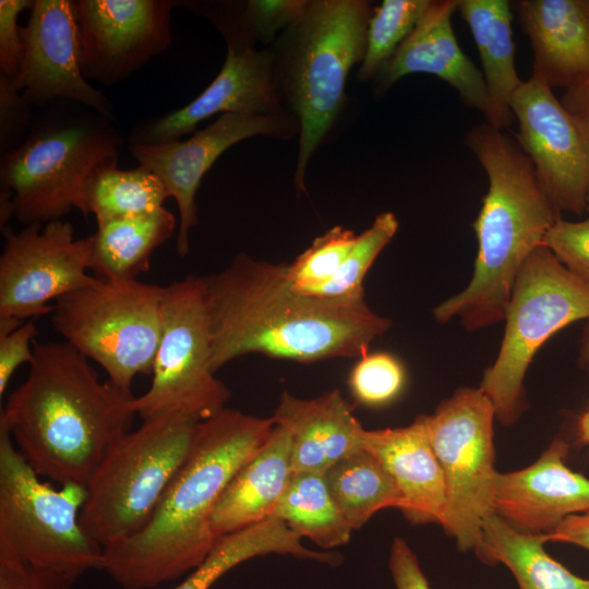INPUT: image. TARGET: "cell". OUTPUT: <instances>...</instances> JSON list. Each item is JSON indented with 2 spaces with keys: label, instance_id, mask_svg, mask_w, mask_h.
<instances>
[{
  "label": "cell",
  "instance_id": "25",
  "mask_svg": "<svg viewBox=\"0 0 589 589\" xmlns=\"http://www.w3.org/2000/svg\"><path fill=\"white\" fill-rule=\"evenodd\" d=\"M457 10L480 55L488 98L485 122L504 131L514 120L510 103L524 82L515 63L512 4L507 0H458Z\"/></svg>",
  "mask_w": 589,
  "mask_h": 589
},
{
  "label": "cell",
  "instance_id": "5",
  "mask_svg": "<svg viewBox=\"0 0 589 589\" xmlns=\"http://www.w3.org/2000/svg\"><path fill=\"white\" fill-rule=\"evenodd\" d=\"M372 9L362 0L309 1L303 15L279 39L274 77L280 104L299 123L294 183L305 171L345 105L350 70L361 63Z\"/></svg>",
  "mask_w": 589,
  "mask_h": 589
},
{
  "label": "cell",
  "instance_id": "46",
  "mask_svg": "<svg viewBox=\"0 0 589 589\" xmlns=\"http://www.w3.org/2000/svg\"><path fill=\"white\" fill-rule=\"evenodd\" d=\"M579 362L582 368L589 370V322L582 337Z\"/></svg>",
  "mask_w": 589,
  "mask_h": 589
},
{
  "label": "cell",
  "instance_id": "3",
  "mask_svg": "<svg viewBox=\"0 0 589 589\" xmlns=\"http://www.w3.org/2000/svg\"><path fill=\"white\" fill-rule=\"evenodd\" d=\"M271 418L224 408L199 422L189 456L147 524L104 549V567L122 589H152L193 570L216 542L212 515L226 488L261 448Z\"/></svg>",
  "mask_w": 589,
  "mask_h": 589
},
{
  "label": "cell",
  "instance_id": "32",
  "mask_svg": "<svg viewBox=\"0 0 589 589\" xmlns=\"http://www.w3.org/2000/svg\"><path fill=\"white\" fill-rule=\"evenodd\" d=\"M431 0H384L374 8L366 33L365 52L358 77L368 81L378 74L409 36Z\"/></svg>",
  "mask_w": 589,
  "mask_h": 589
},
{
  "label": "cell",
  "instance_id": "27",
  "mask_svg": "<svg viewBox=\"0 0 589 589\" xmlns=\"http://www.w3.org/2000/svg\"><path fill=\"white\" fill-rule=\"evenodd\" d=\"M268 554L292 555L338 566L342 556L332 551H313L285 522L268 518L256 525L218 538L206 557L171 589H209L239 564Z\"/></svg>",
  "mask_w": 589,
  "mask_h": 589
},
{
  "label": "cell",
  "instance_id": "1",
  "mask_svg": "<svg viewBox=\"0 0 589 589\" xmlns=\"http://www.w3.org/2000/svg\"><path fill=\"white\" fill-rule=\"evenodd\" d=\"M202 279L215 373L253 353L304 363L361 357L392 326L365 299L305 294L291 286L287 264L244 253Z\"/></svg>",
  "mask_w": 589,
  "mask_h": 589
},
{
  "label": "cell",
  "instance_id": "11",
  "mask_svg": "<svg viewBox=\"0 0 589 589\" xmlns=\"http://www.w3.org/2000/svg\"><path fill=\"white\" fill-rule=\"evenodd\" d=\"M152 383L131 407L143 420L181 414L204 421L221 409L230 390L212 369V335L202 276L165 287L161 334Z\"/></svg>",
  "mask_w": 589,
  "mask_h": 589
},
{
  "label": "cell",
  "instance_id": "10",
  "mask_svg": "<svg viewBox=\"0 0 589 589\" xmlns=\"http://www.w3.org/2000/svg\"><path fill=\"white\" fill-rule=\"evenodd\" d=\"M165 287L133 280H100L53 303V329L98 363L122 393L139 374L151 375L161 334Z\"/></svg>",
  "mask_w": 589,
  "mask_h": 589
},
{
  "label": "cell",
  "instance_id": "34",
  "mask_svg": "<svg viewBox=\"0 0 589 589\" xmlns=\"http://www.w3.org/2000/svg\"><path fill=\"white\" fill-rule=\"evenodd\" d=\"M309 1L250 0L230 23L219 26L228 47H250V41H269L278 31H286L303 15Z\"/></svg>",
  "mask_w": 589,
  "mask_h": 589
},
{
  "label": "cell",
  "instance_id": "21",
  "mask_svg": "<svg viewBox=\"0 0 589 589\" xmlns=\"http://www.w3.org/2000/svg\"><path fill=\"white\" fill-rule=\"evenodd\" d=\"M512 8L531 45L532 77L566 89L589 77V0H519Z\"/></svg>",
  "mask_w": 589,
  "mask_h": 589
},
{
  "label": "cell",
  "instance_id": "12",
  "mask_svg": "<svg viewBox=\"0 0 589 589\" xmlns=\"http://www.w3.org/2000/svg\"><path fill=\"white\" fill-rule=\"evenodd\" d=\"M432 448L443 471L446 505L441 526L461 551L477 548L493 515L495 449L493 404L480 387H461L426 414Z\"/></svg>",
  "mask_w": 589,
  "mask_h": 589
},
{
  "label": "cell",
  "instance_id": "38",
  "mask_svg": "<svg viewBox=\"0 0 589 589\" xmlns=\"http://www.w3.org/2000/svg\"><path fill=\"white\" fill-rule=\"evenodd\" d=\"M32 105L14 81L0 75V147L1 155L16 147L33 123Z\"/></svg>",
  "mask_w": 589,
  "mask_h": 589
},
{
  "label": "cell",
  "instance_id": "20",
  "mask_svg": "<svg viewBox=\"0 0 589 589\" xmlns=\"http://www.w3.org/2000/svg\"><path fill=\"white\" fill-rule=\"evenodd\" d=\"M457 5L458 0H431L416 27L378 73V92L413 73L432 74L454 87L468 108L484 113L488 98L482 71L464 53L453 29Z\"/></svg>",
  "mask_w": 589,
  "mask_h": 589
},
{
  "label": "cell",
  "instance_id": "30",
  "mask_svg": "<svg viewBox=\"0 0 589 589\" xmlns=\"http://www.w3.org/2000/svg\"><path fill=\"white\" fill-rule=\"evenodd\" d=\"M271 518L322 549L346 544L353 530L337 506L324 474L293 472Z\"/></svg>",
  "mask_w": 589,
  "mask_h": 589
},
{
  "label": "cell",
  "instance_id": "45",
  "mask_svg": "<svg viewBox=\"0 0 589 589\" xmlns=\"http://www.w3.org/2000/svg\"><path fill=\"white\" fill-rule=\"evenodd\" d=\"M577 433L580 442L589 447V407L578 419Z\"/></svg>",
  "mask_w": 589,
  "mask_h": 589
},
{
  "label": "cell",
  "instance_id": "35",
  "mask_svg": "<svg viewBox=\"0 0 589 589\" xmlns=\"http://www.w3.org/2000/svg\"><path fill=\"white\" fill-rule=\"evenodd\" d=\"M357 236L352 230L335 226L315 238L305 251L287 264L291 286L304 292L332 279L351 253Z\"/></svg>",
  "mask_w": 589,
  "mask_h": 589
},
{
  "label": "cell",
  "instance_id": "36",
  "mask_svg": "<svg viewBox=\"0 0 589 589\" xmlns=\"http://www.w3.org/2000/svg\"><path fill=\"white\" fill-rule=\"evenodd\" d=\"M405 382L402 364L385 352L361 356L349 375L352 395L366 406L390 402L401 393Z\"/></svg>",
  "mask_w": 589,
  "mask_h": 589
},
{
  "label": "cell",
  "instance_id": "14",
  "mask_svg": "<svg viewBox=\"0 0 589 589\" xmlns=\"http://www.w3.org/2000/svg\"><path fill=\"white\" fill-rule=\"evenodd\" d=\"M516 140L530 158L543 192L561 214L587 212L589 139L542 81L530 76L510 103Z\"/></svg>",
  "mask_w": 589,
  "mask_h": 589
},
{
  "label": "cell",
  "instance_id": "24",
  "mask_svg": "<svg viewBox=\"0 0 589 589\" xmlns=\"http://www.w3.org/2000/svg\"><path fill=\"white\" fill-rule=\"evenodd\" d=\"M290 434L274 425L223 493L211 519L216 539L271 518L293 473Z\"/></svg>",
  "mask_w": 589,
  "mask_h": 589
},
{
  "label": "cell",
  "instance_id": "8",
  "mask_svg": "<svg viewBox=\"0 0 589 589\" xmlns=\"http://www.w3.org/2000/svg\"><path fill=\"white\" fill-rule=\"evenodd\" d=\"M197 424L181 414L148 418L107 454L86 486L80 517L103 549L147 524L189 456Z\"/></svg>",
  "mask_w": 589,
  "mask_h": 589
},
{
  "label": "cell",
  "instance_id": "37",
  "mask_svg": "<svg viewBox=\"0 0 589 589\" xmlns=\"http://www.w3.org/2000/svg\"><path fill=\"white\" fill-rule=\"evenodd\" d=\"M543 245L589 286V216L580 221L565 220L561 216L546 232Z\"/></svg>",
  "mask_w": 589,
  "mask_h": 589
},
{
  "label": "cell",
  "instance_id": "29",
  "mask_svg": "<svg viewBox=\"0 0 589 589\" xmlns=\"http://www.w3.org/2000/svg\"><path fill=\"white\" fill-rule=\"evenodd\" d=\"M324 478L353 530L383 508H402L404 500L396 482L383 464L363 447L337 461Z\"/></svg>",
  "mask_w": 589,
  "mask_h": 589
},
{
  "label": "cell",
  "instance_id": "39",
  "mask_svg": "<svg viewBox=\"0 0 589 589\" xmlns=\"http://www.w3.org/2000/svg\"><path fill=\"white\" fill-rule=\"evenodd\" d=\"M33 1H0V75L14 82L19 76L24 53L17 16L23 10L31 9Z\"/></svg>",
  "mask_w": 589,
  "mask_h": 589
},
{
  "label": "cell",
  "instance_id": "26",
  "mask_svg": "<svg viewBox=\"0 0 589 589\" xmlns=\"http://www.w3.org/2000/svg\"><path fill=\"white\" fill-rule=\"evenodd\" d=\"M176 227L175 215L165 207L97 224L89 236V271L106 281L136 279L151 268L152 254Z\"/></svg>",
  "mask_w": 589,
  "mask_h": 589
},
{
  "label": "cell",
  "instance_id": "47",
  "mask_svg": "<svg viewBox=\"0 0 589 589\" xmlns=\"http://www.w3.org/2000/svg\"><path fill=\"white\" fill-rule=\"evenodd\" d=\"M587 213H589V195H588V203H587Z\"/></svg>",
  "mask_w": 589,
  "mask_h": 589
},
{
  "label": "cell",
  "instance_id": "43",
  "mask_svg": "<svg viewBox=\"0 0 589 589\" xmlns=\"http://www.w3.org/2000/svg\"><path fill=\"white\" fill-rule=\"evenodd\" d=\"M546 542L574 544L589 551V512L566 517L544 534Z\"/></svg>",
  "mask_w": 589,
  "mask_h": 589
},
{
  "label": "cell",
  "instance_id": "15",
  "mask_svg": "<svg viewBox=\"0 0 589 589\" xmlns=\"http://www.w3.org/2000/svg\"><path fill=\"white\" fill-rule=\"evenodd\" d=\"M171 0H75L84 77L115 85L171 44Z\"/></svg>",
  "mask_w": 589,
  "mask_h": 589
},
{
  "label": "cell",
  "instance_id": "28",
  "mask_svg": "<svg viewBox=\"0 0 589 589\" xmlns=\"http://www.w3.org/2000/svg\"><path fill=\"white\" fill-rule=\"evenodd\" d=\"M545 543L544 534L519 532L493 514L484 521L474 552L484 564L507 567L519 589H589V579L555 561Z\"/></svg>",
  "mask_w": 589,
  "mask_h": 589
},
{
  "label": "cell",
  "instance_id": "22",
  "mask_svg": "<svg viewBox=\"0 0 589 589\" xmlns=\"http://www.w3.org/2000/svg\"><path fill=\"white\" fill-rule=\"evenodd\" d=\"M272 419L290 434L293 472L324 474L362 448L365 429L338 389L309 399L284 390Z\"/></svg>",
  "mask_w": 589,
  "mask_h": 589
},
{
  "label": "cell",
  "instance_id": "7",
  "mask_svg": "<svg viewBox=\"0 0 589 589\" xmlns=\"http://www.w3.org/2000/svg\"><path fill=\"white\" fill-rule=\"evenodd\" d=\"M0 425V560L75 580L104 567V549L83 528L86 488L39 479Z\"/></svg>",
  "mask_w": 589,
  "mask_h": 589
},
{
  "label": "cell",
  "instance_id": "2",
  "mask_svg": "<svg viewBox=\"0 0 589 589\" xmlns=\"http://www.w3.org/2000/svg\"><path fill=\"white\" fill-rule=\"evenodd\" d=\"M25 381L0 414L26 462L40 477L87 486L130 431L134 396L100 382L89 360L67 341L35 342Z\"/></svg>",
  "mask_w": 589,
  "mask_h": 589
},
{
  "label": "cell",
  "instance_id": "4",
  "mask_svg": "<svg viewBox=\"0 0 589 589\" xmlns=\"http://www.w3.org/2000/svg\"><path fill=\"white\" fill-rule=\"evenodd\" d=\"M465 140L489 180L472 224L474 269L467 287L437 304L433 316L440 323L458 318L473 332L504 321L518 274L561 214L516 139L484 122L472 127Z\"/></svg>",
  "mask_w": 589,
  "mask_h": 589
},
{
  "label": "cell",
  "instance_id": "9",
  "mask_svg": "<svg viewBox=\"0 0 589 589\" xmlns=\"http://www.w3.org/2000/svg\"><path fill=\"white\" fill-rule=\"evenodd\" d=\"M589 320V286L544 245L537 248L515 281L495 361L480 384L496 420L513 424L526 407L524 381L541 346L567 325Z\"/></svg>",
  "mask_w": 589,
  "mask_h": 589
},
{
  "label": "cell",
  "instance_id": "44",
  "mask_svg": "<svg viewBox=\"0 0 589 589\" xmlns=\"http://www.w3.org/2000/svg\"><path fill=\"white\" fill-rule=\"evenodd\" d=\"M560 100L589 139V77L566 89Z\"/></svg>",
  "mask_w": 589,
  "mask_h": 589
},
{
  "label": "cell",
  "instance_id": "40",
  "mask_svg": "<svg viewBox=\"0 0 589 589\" xmlns=\"http://www.w3.org/2000/svg\"><path fill=\"white\" fill-rule=\"evenodd\" d=\"M75 582L61 573L0 560V589H72Z\"/></svg>",
  "mask_w": 589,
  "mask_h": 589
},
{
  "label": "cell",
  "instance_id": "42",
  "mask_svg": "<svg viewBox=\"0 0 589 589\" xmlns=\"http://www.w3.org/2000/svg\"><path fill=\"white\" fill-rule=\"evenodd\" d=\"M388 567L396 589H432L419 560L402 538H395Z\"/></svg>",
  "mask_w": 589,
  "mask_h": 589
},
{
  "label": "cell",
  "instance_id": "23",
  "mask_svg": "<svg viewBox=\"0 0 589 589\" xmlns=\"http://www.w3.org/2000/svg\"><path fill=\"white\" fill-rule=\"evenodd\" d=\"M362 447L383 464L396 482L404 500L400 510L409 522L442 524L446 489L430 442L426 414L406 426L365 430Z\"/></svg>",
  "mask_w": 589,
  "mask_h": 589
},
{
  "label": "cell",
  "instance_id": "13",
  "mask_svg": "<svg viewBox=\"0 0 589 589\" xmlns=\"http://www.w3.org/2000/svg\"><path fill=\"white\" fill-rule=\"evenodd\" d=\"M0 317L21 321L52 313L58 299L97 285L88 273L91 238L74 237L70 221L32 224L15 232L1 228Z\"/></svg>",
  "mask_w": 589,
  "mask_h": 589
},
{
  "label": "cell",
  "instance_id": "16",
  "mask_svg": "<svg viewBox=\"0 0 589 589\" xmlns=\"http://www.w3.org/2000/svg\"><path fill=\"white\" fill-rule=\"evenodd\" d=\"M299 131L288 115H221L212 124L187 140L163 144H129L139 166L154 173L175 199L179 211L176 249L179 256L190 252V231L197 225L196 192L217 158L229 147L256 135L288 139Z\"/></svg>",
  "mask_w": 589,
  "mask_h": 589
},
{
  "label": "cell",
  "instance_id": "19",
  "mask_svg": "<svg viewBox=\"0 0 589 589\" xmlns=\"http://www.w3.org/2000/svg\"><path fill=\"white\" fill-rule=\"evenodd\" d=\"M568 450L555 437L530 466L498 472L493 513L519 532L545 534L566 517L589 512V479L566 465Z\"/></svg>",
  "mask_w": 589,
  "mask_h": 589
},
{
  "label": "cell",
  "instance_id": "18",
  "mask_svg": "<svg viewBox=\"0 0 589 589\" xmlns=\"http://www.w3.org/2000/svg\"><path fill=\"white\" fill-rule=\"evenodd\" d=\"M269 50L228 47L225 62L211 84L184 107L143 121L129 144L154 145L194 133L204 120L221 113H281Z\"/></svg>",
  "mask_w": 589,
  "mask_h": 589
},
{
  "label": "cell",
  "instance_id": "17",
  "mask_svg": "<svg viewBox=\"0 0 589 589\" xmlns=\"http://www.w3.org/2000/svg\"><path fill=\"white\" fill-rule=\"evenodd\" d=\"M21 27L24 53L16 87L32 106L68 100L113 119L106 96L84 77L73 0H34Z\"/></svg>",
  "mask_w": 589,
  "mask_h": 589
},
{
  "label": "cell",
  "instance_id": "31",
  "mask_svg": "<svg viewBox=\"0 0 589 589\" xmlns=\"http://www.w3.org/2000/svg\"><path fill=\"white\" fill-rule=\"evenodd\" d=\"M167 199L165 185L154 173L141 166L120 169L118 163L99 166L84 188L86 216L94 214L97 224L153 213Z\"/></svg>",
  "mask_w": 589,
  "mask_h": 589
},
{
  "label": "cell",
  "instance_id": "6",
  "mask_svg": "<svg viewBox=\"0 0 589 589\" xmlns=\"http://www.w3.org/2000/svg\"><path fill=\"white\" fill-rule=\"evenodd\" d=\"M81 109L33 120L24 140L1 155V228L10 217L27 226L59 220L73 208L86 216V181L99 166L118 163L122 137L113 119Z\"/></svg>",
  "mask_w": 589,
  "mask_h": 589
},
{
  "label": "cell",
  "instance_id": "33",
  "mask_svg": "<svg viewBox=\"0 0 589 589\" xmlns=\"http://www.w3.org/2000/svg\"><path fill=\"white\" fill-rule=\"evenodd\" d=\"M398 226L393 213L378 214L372 225L357 236L351 253L337 274L303 293L321 298L364 299L363 279L377 255L396 235Z\"/></svg>",
  "mask_w": 589,
  "mask_h": 589
},
{
  "label": "cell",
  "instance_id": "41",
  "mask_svg": "<svg viewBox=\"0 0 589 589\" xmlns=\"http://www.w3.org/2000/svg\"><path fill=\"white\" fill-rule=\"evenodd\" d=\"M37 334L33 320L0 337V396L4 394L16 369L34 359L32 340Z\"/></svg>",
  "mask_w": 589,
  "mask_h": 589
}]
</instances>
